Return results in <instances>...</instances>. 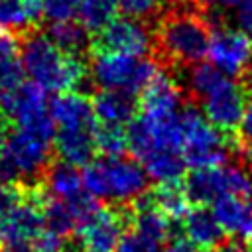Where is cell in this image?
Here are the masks:
<instances>
[{"label":"cell","instance_id":"21","mask_svg":"<svg viewBox=\"0 0 252 252\" xmlns=\"http://www.w3.org/2000/svg\"><path fill=\"white\" fill-rule=\"evenodd\" d=\"M130 222L134 224V230L140 234H146L154 240H165L171 232V219L165 217L152 199H138L136 209L130 213Z\"/></svg>","mask_w":252,"mask_h":252},{"label":"cell","instance_id":"12","mask_svg":"<svg viewBox=\"0 0 252 252\" xmlns=\"http://www.w3.org/2000/svg\"><path fill=\"white\" fill-rule=\"evenodd\" d=\"M207 57L226 77H240L252 65V41L240 28L217 26L211 32Z\"/></svg>","mask_w":252,"mask_h":252},{"label":"cell","instance_id":"14","mask_svg":"<svg viewBox=\"0 0 252 252\" xmlns=\"http://www.w3.org/2000/svg\"><path fill=\"white\" fill-rule=\"evenodd\" d=\"M45 104V91L32 83H20L12 91L0 93V118L8 124L20 126L33 118L47 114Z\"/></svg>","mask_w":252,"mask_h":252},{"label":"cell","instance_id":"38","mask_svg":"<svg viewBox=\"0 0 252 252\" xmlns=\"http://www.w3.org/2000/svg\"><path fill=\"white\" fill-rule=\"evenodd\" d=\"M205 2H209V6L215 12H228V10L234 12V8L240 4V0H205Z\"/></svg>","mask_w":252,"mask_h":252},{"label":"cell","instance_id":"19","mask_svg":"<svg viewBox=\"0 0 252 252\" xmlns=\"http://www.w3.org/2000/svg\"><path fill=\"white\" fill-rule=\"evenodd\" d=\"M91 104H93L94 118L100 124L124 126L134 118V112H136L134 94H128V93H122V91L102 89L93 96Z\"/></svg>","mask_w":252,"mask_h":252},{"label":"cell","instance_id":"13","mask_svg":"<svg viewBox=\"0 0 252 252\" xmlns=\"http://www.w3.org/2000/svg\"><path fill=\"white\" fill-rule=\"evenodd\" d=\"M154 45V35L144 20H136L130 16L112 18L100 32L94 33L91 41L93 53L110 51V53H126V55H148Z\"/></svg>","mask_w":252,"mask_h":252},{"label":"cell","instance_id":"17","mask_svg":"<svg viewBox=\"0 0 252 252\" xmlns=\"http://www.w3.org/2000/svg\"><path fill=\"white\" fill-rule=\"evenodd\" d=\"M49 116L55 128H69V126H94V112L93 104L87 94L79 91H65L57 93L47 104Z\"/></svg>","mask_w":252,"mask_h":252},{"label":"cell","instance_id":"10","mask_svg":"<svg viewBox=\"0 0 252 252\" xmlns=\"http://www.w3.org/2000/svg\"><path fill=\"white\" fill-rule=\"evenodd\" d=\"M130 222V211L118 207H96L75 230L83 252H114Z\"/></svg>","mask_w":252,"mask_h":252},{"label":"cell","instance_id":"9","mask_svg":"<svg viewBox=\"0 0 252 252\" xmlns=\"http://www.w3.org/2000/svg\"><path fill=\"white\" fill-rule=\"evenodd\" d=\"M126 138H128V148L136 156L138 161H144L152 154H158L163 150L181 152L179 114L169 116V118L140 116L136 120H130Z\"/></svg>","mask_w":252,"mask_h":252},{"label":"cell","instance_id":"25","mask_svg":"<svg viewBox=\"0 0 252 252\" xmlns=\"http://www.w3.org/2000/svg\"><path fill=\"white\" fill-rule=\"evenodd\" d=\"M154 205L171 220L173 219H183L185 213L189 211V197L185 187L179 181H169V183H159L154 197Z\"/></svg>","mask_w":252,"mask_h":252},{"label":"cell","instance_id":"32","mask_svg":"<svg viewBox=\"0 0 252 252\" xmlns=\"http://www.w3.org/2000/svg\"><path fill=\"white\" fill-rule=\"evenodd\" d=\"M28 183H0V217L10 213L26 195Z\"/></svg>","mask_w":252,"mask_h":252},{"label":"cell","instance_id":"29","mask_svg":"<svg viewBox=\"0 0 252 252\" xmlns=\"http://www.w3.org/2000/svg\"><path fill=\"white\" fill-rule=\"evenodd\" d=\"M163 2L165 0H116V6L124 16L136 20H148L159 14Z\"/></svg>","mask_w":252,"mask_h":252},{"label":"cell","instance_id":"20","mask_svg":"<svg viewBox=\"0 0 252 252\" xmlns=\"http://www.w3.org/2000/svg\"><path fill=\"white\" fill-rule=\"evenodd\" d=\"M183 232H185V238H189L199 248H217L224 238V232L217 217L213 215V211L205 209L203 205L185 213Z\"/></svg>","mask_w":252,"mask_h":252},{"label":"cell","instance_id":"35","mask_svg":"<svg viewBox=\"0 0 252 252\" xmlns=\"http://www.w3.org/2000/svg\"><path fill=\"white\" fill-rule=\"evenodd\" d=\"M236 130L240 132L242 142H244L248 148H252V100H248V102H246L244 114H242L240 124H238V128H236Z\"/></svg>","mask_w":252,"mask_h":252},{"label":"cell","instance_id":"24","mask_svg":"<svg viewBox=\"0 0 252 252\" xmlns=\"http://www.w3.org/2000/svg\"><path fill=\"white\" fill-rule=\"evenodd\" d=\"M47 35L51 37V41L57 47H61L63 51H67L71 55H79V57H83L91 45L89 32L83 28L81 22H75V20L51 22Z\"/></svg>","mask_w":252,"mask_h":252},{"label":"cell","instance_id":"36","mask_svg":"<svg viewBox=\"0 0 252 252\" xmlns=\"http://www.w3.org/2000/svg\"><path fill=\"white\" fill-rule=\"evenodd\" d=\"M16 33L0 28V57L4 55H16V49H18V43H16Z\"/></svg>","mask_w":252,"mask_h":252},{"label":"cell","instance_id":"22","mask_svg":"<svg viewBox=\"0 0 252 252\" xmlns=\"http://www.w3.org/2000/svg\"><path fill=\"white\" fill-rule=\"evenodd\" d=\"M41 211H43V222H45V230L57 234L59 238H65L69 234H73L79 226V217L75 213V209L63 201L57 199L53 195H49L45 191L43 203H41Z\"/></svg>","mask_w":252,"mask_h":252},{"label":"cell","instance_id":"8","mask_svg":"<svg viewBox=\"0 0 252 252\" xmlns=\"http://www.w3.org/2000/svg\"><path fill=\"white\" fill-rule=\"evenodd\" d=\"M185 191L189 201L197 205H213L224 195H252V171L240 163H217L207 167H195L187 181Z\"/></svg>","mask_w":252,"mask_h":252},{"label":"cell","instance_id":"2","mask_svg":"<svg viewBox=\"0 0 252 252\" xmlns=\"http://www.w3.org/2000/svg\"><path fill=\"white\" fill-rule=\"evenodd\" d=\"M22 65L35 85L53 93L77 91L89 75L83 57L63 51L37 30L22 35Z\"/></svg>","mask_w":252,"mask_h":252},{"label":"cell","instance_id":"30","mask_svg":"<svg viewBox=\"0 0 252 252\" xmlns=\"http://www.w3.org/2000/svg\"><path fill=\"white\" fill-rule=\"evenodd\" d=\"M114 252H163V248H161L159 240H154L146 234L132 230L122 236V240L118 242Z\"/></svg>","mask_w":252,"mask_h":252},{"label":"cell","instance_id":"40","mask_svg":"<svg viewBox=\"0 0 252 252\" xmlns=\"http://www.w3.org/2000/svg\"><path fill=\"white\" fill-rule=\"evenodd\" d=\"M199 252H213V248H201Z\"/></svg>","mask_w":252,"mask_h":252},{"label":"cell","instance_id":"1","mask_svg":"<svg viewBox=\"0 0 252 252\" xmlns=\"http://www.w3.org/2000/svg\"><path fill=\"white\" fill-rule=\"evenodd\" d=\"M55 124L47 114L14 126L0 154V183L39 181L51 163Z\"/></svg>","mask_w":252,"mask_h":252},{"label":"cell","instance_id":"6","mask_svg":"<svg viewBox=\"0 0 252 252\" xmlns=\"http://www.w3.org/2000/svg\"><path fill=\"white\" fill-rule=\"evenodd\" d=\"M158 71V63L146 55L100 51L91 59L89 77L100 89L136 94L142 93V89L154 79Z\"/></svg>","mask_w":252,"mask_h":252},{"label":"cell","instance_id":"3","mask_svg":"<svg viewBox=\"0 0 252 252\" xmlns=\"http://www.w3.org/2000/svg\"><path fill=\"white\" fill-rule=\"evenodd\" d=\"M83 185L94 199L112 201L118 205L138 201L146 195L150 177L136 158L124 154L100 156L85 163Z\"/></svg>","mask_w":252,"mask_h":252},{"label":"cell","instance_id":"16","mask_svg":"<svg viewBox=\"0 0 252 252\" xmlns=\"http://www.w3.org/2000/svg\"><path fill=\"white\" fill-rule=\"evenodd\" d=\"M213 215L224 234L238 242H252V195H224L213 203Z\"/></svg>","mask_w":252,"mask_h":252},{"label":"cell","instance_id":"41","mask_svg":"<svg viewBox=\"0 0 252 252\" xmlns=\"http://www.w3.org/2000/svg\"><path fill=\"white\" fill-rule=\"evenodd\" d=\"M248 158H250V163H252V148H250V154H248Z\"/></svg>","mask_w":252,"mask_h":252},{"label":"cell","instance_id":"11","mask_svg":"<svg viewBox=\"0 0 252 252\" xmlns=\"http://www.w3.org/2000/svg\"><path fill=\"white\" fill-rule=\"evenodd\" d=\"M201 112L220 132L236 130L246 108V91L232 77L222 75L201 98Z\"/></svg>","mask_w":252,"mask_h":252},{"label":"cell","instance_id":"28","mask_svg":"<svg viewBox=\"0 0 252 252\" xmlns=\"http://www.w3.org/2000/svg\"><path fill=\"white\" fill-rule=\"evenodd\" d=\"M24 65L16 55L0 57V93L16 89L20 83H24Z\"/></svg>","mask_w":252,"mask_h":252},{"label":"cell","instance_id":"26","mask_svg":"<svg viewBox=\"0 0 252 252\" xmlns=\"http://www.w3.org/2000/svg\"><path fill=\"white\" fill-rule=\"evenodd\" d=\"M116 8V0H83L77 16L87 32L96 33L114 18Z\"/></svg>","mask_w":252,"mask_h":252},{"label":"cell","instance_id":"31","mask_svg":"<svg viewBox=\"0 0 252 252\" xmlns=\"http://www.w3.org/2000/svg\"><path fill=\"white\" fill-rule=\"evenodd\" d=\"M83 0H43V16L49 22L73 20L79 14Z\"/></svg>","mask_w":252,"mask_h":252},{"label":"cell","instance_id":"34","mask_svg":"<svg viewBox=\"0 0 252 252\" xmlns=\"http://www.w3.org/2000/svg\"><path fill=\"white\" fill-rule=\"evenodd\" d=\"M18 2H20V6H22L24 14L28 16L30 24H32L33 28H37V24H39L41 18H43V0H18Z\"/></svg>","mask_w":252,"mask_h":252},{"label":"cell","instance_id":"42","mask_svg":"<svg viewBox=\"0 0 252 252\" xmlns=\"http://www.w3.org/2000/svg\"><path fill=\"white\" fill-rule=\"evenodd\" d=\"M53 252H63V248H59V250H53Z\"/></svg>","mask_w":252,"mask_h":252},{"label":"cell","instance_id":"39","mask_svg":"<svg viewBox=\"0 0 252 252\" xmlns=\"http://www.w3.org/2000/svg\"><path fill=\"white\" fill-rule=\"evenodd\" d=\"M6 130H8V124L0 118V154L4 150V144H6Z\"/></svg>","mask_w":252,"mask_h":252},{"label":"cell","instance_id":"15","mask_svg":"<svg viewBox=\"0 0 252 252\" xmlns=\"http://www.w3.org/2000/svg\"><path fill=\"white\" fill-rule=\"evenodd\" d=\"M140 108L142 116L148 118H169L179 114L183 104V91L179 83L167 75L158 71L154 79L140 93Z\"/></svg>","mask_w":252,"mask_h":252},{"label":"cell","instance_id":"7","mask_svg":"<svg viewBox=\"0 0 252 252\" xmlns=\"http://www.w3.org/2000/svg\"><path fill=\"white\" fill-rule=\"evenodd\" d=\"M179 128H181V156L187 165L207 167L222 163L228 156V140L224 132L213 126L205 114L197 108L179 110Z\"/></svg>","mask_w":252,"mask_h":252},{"label":"cell","instance_id":"37","mask_svg":"<svg viewBox=\"0 0 252 252\" xmlns=\"http://www.w3.org/2000/svg\"><path fill=\"white\" fill-rule=\"evenodd\" d=\"M199 250H201L199 246H195L189 238H183V236L171 238L167 242V246L163 248V252H199Z\"/></svg>","mask_w":252,"mask_h":252},{"label":"cell","instance_id":"23","mask_svg":"<svg viewBox=\"0 0 252 252\" xmlns=\"http://www.w3.org/2000/svg\"><path fill=\"white\" fill-rule=\"evenodd\" d=\"M148 173V177L156 183H169L179 181L185 173V159L179 150H163L158 154H152L144 161H140Z\"/></svg>","mask_w":252,"mask_h":252},{"label":"cell","instance_id":"5","mask_svg":"<svg viewBox=\"0 0 252 252\" xmlns=\"http://www.w3.org/2000/svg\"><path fill=\"white\" fill-rule=\"evenodd\" d=\"M43 197L45 187L41 179L28 183L24 199L0 217V252H35V240L45 230Z\"/></svg>","mask_w":252,"mask_h":252},{"label":"cell","instance_id":"18","mask_svg":"<svg viewBox=\"0 0 252 252\" xmlns=\"http://www.w3.org/2000/svg\"><path fill=\"white\" fill-rule=\"evenodd\" d=\"M94 126H69L55 128L53 146L61 161L71 165H85L93 159L94 154Z\"/></svg>","mask_w":252,"mask_h":252},{"label":"cell","instance_id":"33","mask_svg":"<svg viewBox=\"0 0 252 252\" xmlns=\"http://www.w3.org/2000/svg\"><path fill=\"white\" fill-rule=\"evenodd\" d=\"M234 20L236 28L252 35V0H240V4L234 8Z\"/></svg>","mask_w":252,"mask_h":252},{"label":"cell","instance_id":"27","mask_svg":"<svg viewBox=\"0 0 252 252\" xmlns=\"http://www.w3.org/2000/svg\"><path fill=\"white\" fill-rule=\"evenodd\" d=\"M94 152H100L102 156H118L124 154L128 148V138L124 126L118 124H94Z\"/></svg>","mask_w":252,"mask_h":252},{"label":"cell","instance_id":"4","mask_svg":"<svg viewBox=\"0 0 252 252\" xmlns=\"http://www.w3.org/2000/svg\"><path fill=\"white\" fill-rule=\"evenodd\" d=\"M209 37V24L195 10L175 8L159 20L154 41L167 61L191 67L207 55Z\"/></svg>","mask_w":252,"mask_h":252}]
</instances>
